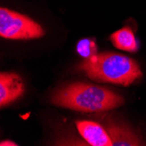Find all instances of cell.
Returning a JSON list of instances; mask_svg holds the SVG:
<instances>
[{"label": "cell", "instance_id": "6da1fadb", "mask_svg": "<svg viewBox=\"0 0 146 146\" xmlns=\"http://www.w3.org/2000/svg\"><path fill=\"white\" fill-rule=\"evenodd\" d=\"M52 102L76 111L98 112L120 107L124 100L105 88L76 82L56 91L52 97Z\"/></svg>", "mask_w": 146, "mask_h": 146}, {"label": "cell", "instance_id": "7a4b0ae2", "mask_svg": "<svg viewBox=\"0 0 146 146\" xmlns=\"http://www.w3.org/2000/svg\"><path fill=\"white\" fill-rule=\"evenodd\" d=\"M79 68L95 81L123 86L132 84L143 74L134 60L115 52L96 54L87 58Z\"/></svg>", "mask_w": 146, "mask_h": 146}, {"label": "cell", "instance_id": "3957f363", "mask_svg": "<svg viewBox=\"0 0 146 146\" xmlns=\"http://www.w3.org/2000/svg\"><path fill=\"white\" fill-rule=\"evenodd\" d=\"M45 34L40 25L27 16L6 8L0 9V35L5 38H38Z\"/></svg>", "mask_w": 146, "mask_h": 146}, {"label": "cell", "instance_id": "277c9868", "mask_svg": "<svg viewBox=\"0 0 146 146\" xmlns=\"http://www.w3.org/2000/svg\"><path fill=\"white\" fill-rule=\"evenodd\" d=\"M25 91L21 78L11 73L0 74V105L1 107L20 97Z\"/></svg>", "mask_w": 146, "mask_h": 146}, {"label": "cell", "instance_id": "5b68a950", "mask_svg": "<svg viewBox=\"0 0 146 146\" xmlns=\"http://www.w3.org/2000/svg\"><path fill=\"white\" fill-rule=\"evenodd\" d=\"M105 129L112 141L113 146H137L143 145L140 137L136 132L123 123L108 122Z\"/></svg>", "mask_w": 146, "mask_h": 146}, {"label": "cell", "instance_id": "8992f818", "mask_svg": "<svg viewBox=\"0 0 146 146\" xmlns=\"http://www.w3.org/2000/svg\"><path fill=\"white\" fill-rule=\"evenodd\" d=\"M76 126L79 133L90 145L113 146L107 130L99 123L90 121H81L76 123Z\"/></svg>", "mask_w": 146, "mask_h": 146}, {"label": "cell", "instance_id": "52a82bcc", "mask_svg": "<svg viewBox=\"0 0 146 146\" xmlns=\"http://www.w3.org/2000/svg\"><path fill=\"white\" fill-rule=\"evenodd\" d=\"M110 40L116 48L120 50L135 52L138 49V44L134 33L129 26L112 33L110 35Z\"/></svg>", "mask_w": 146, "mask_h": 146}, {"label": "cell", "instance_id": "ba28073f", "mask_svg": "<svg viewBox=\"0 0 146 146\" xmlns=\"http://www.w3.org/2000/svg\"><path fill=\"white\" fill-rule=\"evenodd\" d=\"M77 52L81 56L87 59L96 54L97 46L95 41L89 38H84L80 40L77 44Z\"/></svg>", "mask_w": 146, "mask_h": 146}, {"label": "cell", "instance_id": "9c48e42d", "mask_svg": "<svg viewBox=\"0 0 146 146\" xmlns=\"http://www.w3.org/2000/svg\"><path fill=\"white\" fill-rule=\"evenodd\" d=\"M0 145L1 146H5V145H6V146H17L18 144H16L15 143H13L11 141H3V142H1Z\"/></svg>", "mask_w": 146, "mask_h": 146}]
</instances>
